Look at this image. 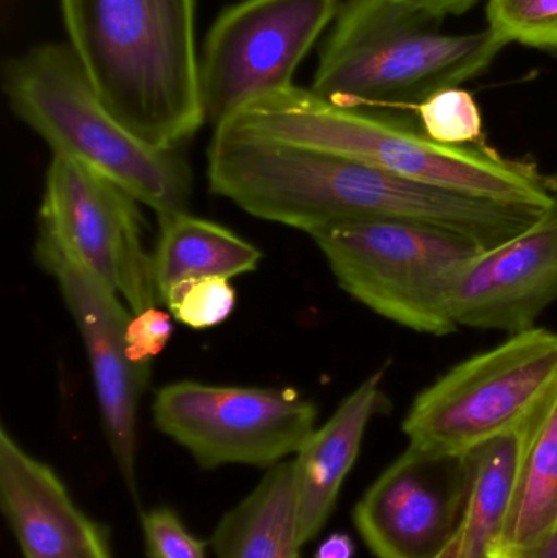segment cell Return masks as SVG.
<instances>
[{
    "mask_svg": "<svg viewBox=\"0 0 557 558\" xmlns=\"http://www.w3.org/2000/svg\"><path fill=\"white\" fill-rule=\"evenodd\" d=\"M409 9L422 13L432 20H440L447 15H461L473 9L480 0H399Z\"/></svg>",
    "mask_w": 557,
    "mask_h": 558,
    "instance_id": "cell-25",
    "label": "cell"
},
{
    "mask_svg": "<svg viewBox=\"0 0 557 558\" xmlns=\"http://www.w3.org/2000/svg\"><path fill=\"white\" fill-rule=\"evenodd\" d=\"M159 238L153 254L160 302L183 282L231 279L257 270L262 252L225 226L186 211L159 216Z\"/></svg>",
    "mask_w": 557,
    "mask_h": 558,
    "instance_id": "cell-17",
    "label": "cell"
},
{
    "mask_svg": "<svg viewBox=\"0 0 557 558\" xmlns=\"http://www.w3.org/2000/svg\"><path fill=\"white\" fill-rule=\"evenodd\" d=\"M208 180L213 193L242 211L306 234L339 222L383 219L438 229L493 248L532 228L548 209L415 182L229 124L215 131Z\"/></svg>",
    "mask_w": 557,
    "mask_h": 558,
    "instance_id": "cell-1",
    "label": "cell"
},
{
    "mask_svg": "<svg viewBox=\"0 0 557 558\" xmlns=\"http://www.w3.org/2000/svg\"><path fill=\"white\" fill-rule=\"evenodd\" d=\"M557 387V333L530 328L461 361L415 397L402 432L409 445L464 456L529 428Z\"/></svg>",
    "mask_w": 557,
    "mask_h": 558,
    "instance_id": "cell-6",
    "label": "cell"
},
{
    "mask_svg": "<svg viewBox=\"0 0 557 558\" xmlns=\"http://www.w3.org/2000/svg\"><path fill=\"white\" fill-rule=\"evenodd\" d=\"M355 544L347 534L336 533L323 541L314 558H353Z\"/></svg>",
    "mask_w": 557,
    "mask_h": 558,
    "instance_id": "cell-26",
    "label": "cell"
},
{
    "mask_svg": "<svg viewBox=\"0 0 557 558\" xmlns=\"http://www.w3.org/2000/svg\"><path fill=\"white\" fill-rule=\"evenodd\" d=\"M173 333L172 314L157 307L131 315L126 327V353L134 364H150L166 350Z\"/></svg>",
    "mask_w": 557,
    "mask_h": 558,
    "instance_id": "cell-24",
    "label": "cell"
},
{
    "mask_svg": "<svg viewBox=\"0 0 557 558\" xmlns=\"http://www.w3.org/2000/svg\"><path fill=\"white\" fill-rule=\"evenodd\" d=\"M343 291L376 314L417 333L458 330L448 312L451 279L486 248L450 232L363 219L310 234Z\"/></svg>",
    "mask_w": 557,
    "mask_h": 558,
    "instance_id": "cell-7",
    "label": "cell"
},
{
    "mask_svg": "<svg viewBox=\"0 0 557 558\" xmlns=\"http://www.w3.org/2000/svg\"><path fill=\"white\" fill-rule=\"evenodd\" d=\"M153 420L206 471L270 469L300 452L316 429L317 409L288 387L180 380L157 390Z\"/></svg>",
    "mask_w": 557,
    "mask_h": 558,
    "instance_id": "cell-8",
    "label": "cell"
},
{
    "mask_svg": "<svg viewBox=\"0 0 557 558\" xmlns=\"http://www.w3.org/2000/svg\"><path fill=\"white\" fill-rule=\"evenodd\" d=\"M172 317L195 330L222 324L235 307V289L229 279L205 278L183 282L164 295Z\"/></svg>",
    "mask_w": 557,
    "mask_h": 558,
    "instance_id": "cell-22",
    "label": "cell"
},
{
    "mask_svg": "<svg viewBox=\"0 0 557 558\" xmlns=\"http://www.w3.org/2000/svg\"><path fill=\"white\" fill-rule=\"evenodd\" d=\"M36 258L58 282L84 341L94 377L101 423L118 472L137 505V409L150 379V364H134L126 353L133 312L117 292L72 260L51 238L38 232Z\"/></svg>",
    "mask_w": 557,
    "mask_h": 558,
    "instance_id": "cell-11",
    "label": "cell"
},
{
    "mask_svg": "<svg viewBox=\"0 0 557 558\" xmlns=\"http://www.w3.org/2000/svg\"><path fill=\"white\" fill-rule=\"evenodd\" d=\"M487 22L506 45L557 49V0H489Z\"/></svg>",
    "mask_w": 557,
    "mask_h": 558,
    "instance_id": "cell-21",
    "label": "cell"
},
{
    "mask_svg": "<svg viewBox=\"0 0 557 558\" xmlns=\"http://www.w3.org/2000/svg\"><path fill=\"white\" fill-rule=\"evenodd\" d=\"M0 508L23 558H113L107 526L92 520L55 469L0 429Z\"/></svg>",
    "mask_w": 557,
    "mask_h": 558,
    "instance_id": "cell-14",
    "label": "cell"
},
{
    "mask_svg": "<svg viewBox=\"0 0 557 558\" xmlns=\"http://www.w3.org/2000/svg\"><path fill=\"white\" fill-rule=\"evenodd\" d=\"M557 301V196L542 218L461 265L447 305L455 324L516 335L535 327Z\"/></svg>",
    "mask_w": 557,
    "mask_h": 558,
    "instance_id": "cell-13",
    "label": "cell"
},
{
    "mask_svg": "<svg viewBox=\"0 0 557 558\" xmlns=\"http://www.w3.org/2000/svg\"><path fill=\"white\" fill-rule=\"evenodd\" d=\"M557 523V387L525 433L502 534L489 558H513Z\"/></svg>",
    "mask_w": 557,
    "mask_h": 558,
    "instance_id": "cell-18",
    "label": "cell"
},
{
    "mask_svg": "<svg viewBox=\"0 0 557 558\" xmlns=\"http://www.w3.org/2000/svg\"><path fill=\"white\" fill-rule=\"evenodd\" d=\"M69 48L105 108L177 150L206 123L195 0H61Z\"/></svg>",
    "mask_w": 557,
    "mask_h": 558,
    "instance_id": "cell-2",
    "label": "cell"
},
{
    "mask_svg": "<svg viewBox=\"0 0 557 558\" xmlns=\"http://www.w3.org/2000/svg\"><path fill=\"white\" fill-rule=\"evenodd\" d=\"M419 124L435 143L445 146H483V114L470 92L445 88L422 101Z\"/></svg>",
    "mask_w": 557,
    "mask_h": 558,
    "instance_id": "cell-20",
    "label": "cell"
},
{
    "mask_svg": "<svg viewBox=\"0 0 557 558\" xmlns=\"http://www.w3.org/2000/svg\"><path fill=\"white\" fill-rule=\"evenodd\" d=\"M399 0H347L320 48L314 94L349 108H417L483 74L506 43L489 28L438 32Z\"/></svg>",
    "mask_w": 557,
    "mask_h": 558,
    "instance_id": "cell-4",
    "label": "cell"
},
{
    "mask_svg": "<svg viewBox=\"0 0 557 558\" xmlns=\"http://www.w3.org/2000/svg\"><path fill=\"white\" fill-rule=\"evenodd\" d=\"M468 488L467 454L409 445L360 498L353 523L376 558H437L463 517Z\"/></svg>",
    "mask_w": 557,
    "mask_h": 558,
    "instance_id": "cell-12",
    "label": "cell"
},
{
    "mask_svg": "<svg viewBox=\"0 0 557 558\" xmlns=\"http://www.w3.org/2000/svg\"><path fill=\"white\" fill-rule=\"evenodd\" d=\"M13 113L51 147L120 186L157 215L186 211L192 173L177 150L131 133L101 105L69 45L46 43L7 62Z\"/></svg>",
    "mask_w": 557,
    "mask_h": 558,
    "instance_id": "cell-5",
    "label": "cell"
},
{
    "mask_svg": "<svg viewBox=\"0 0 557 558\" xmlns=\"http://www.w3.org/2000/svg\"><path fill=\"white\" fill-rule=\"evenodd\" d=\"M225 123L481 198L546 209L557 196V180L535 162L500 156L486 144L445 146L408 118L340 107L294 85L257 98Z\"/></svg>",
    "mask_w": 557,
    "mask_h": 558,
    "instance_id": "cell-3",
    "label": "cell"
},
{
    "mask_svg": "<svg viewBox=\"0 0 557 558\" xmlns=\"http://www.w3.org/2000/svg\"><path fill=\"white\" fill-rule=\"evenodd\" d=\"M339 10L340 0H242L225 10L199 56L206 121L219 126L293 85L298 65Z\"/></svg>",
    "mask_w": 557,
    "mask_h": 558,
    "instance_id": "cell-9",
    "label": "cell"
},
{
    "mask_svg": "<svg viewBox=\"0 0 557 558\" xmlns=\"http://www.w3.org/2000/svg\"><path fill=\"white\" fill-rule=\"evenodd\" d=\"M526 429L468 452L470 488L463 517L437 558H489L506 524Z\"/></svg>",
    "mask_w": 557,
    "mask_h": 558,
    "instance_id": "cell-19",
    "label": "cell"
},
{
    "mask_svg": "<svg viewBox=\"0 0 557 558\" xmlns=\"http://www.w3.org/2000/svg\"><path fill=\"white\" fill-rule=\"evenodd\" d=\"M513 558H557V523L535 546Z\"/></svg>",
    "mask_w": 557,
    "mask_h": 558,
    "instance_id": "cell-27",
    "label": "cell"
},
{
    "mask_svg": "<svg viewBox=\"0 0 557 558\" xmlns=\"http://www.w3.org/2000/svg\"><path fill=\"white\" fill-rule=\"evenodd\" d=\"M136 203L105 177L52 154L39 232L121 295L133 314L160 302Z\"/></svg>",
    "mask_w": 557,
    "mask_h": 558,
    "instance_id": "cell-10",
    "label": "cell"
},
{
    "mask_svg": "<svg viewBox=\"0 0 557 558\" xmlns=\"http://www.w3.org/2000/svg\"><path fill=\"white\" fill-rule=\"evenodd\" d=\"M147 558H206V546L196 539L172 508L141 513Z\"/></svg>",
    "mask_w": 557,
    "mask_h": 558,
    "instance_id": "cell-23",
    "label": "cell"
},
{
    "mask_svg": "<svg viewBox=\"0 0 557 558\" xmlns=\"http://www.w3.org/2000/svg\"><path fill=\"white\" fill-rule=\"evenodd\" d=\"M383 377L385 373L378 371L363 380L294 456L304 546L319 536L329 521L343 482L359 458L366 428L373 416L385 410Z\"/></svg>",
    "mask_w": 557,
    "mask_h": 558,
    "instance_id": "cell-15",
    "label": "cell"
},
{
    "mask_svg": "<svg viewBox=\"0 0 557 558\" xmlns=\"http://www.w3.org/2000/svg\"><path fill=\"white\" fill-rule=\"evenodd\" d=\"M216 558H300V504L294 461L265 471L254 490L213 531Z\"/></svg>",
    "mask_w": 557,
    "mask_h": 558,
    "instance_id": "cell-16",
    "label": "cell"
}]
</instances>
